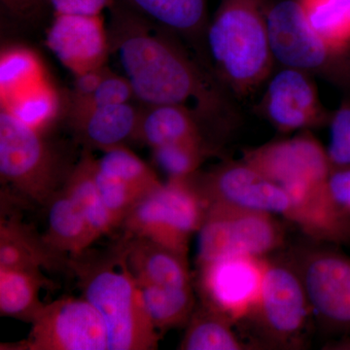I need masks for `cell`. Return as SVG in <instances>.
<instances>
[{
	"instance_id": "obj_1",
	"label": "cell",
	"mask_w": 350,
	"mask_h": 350,
	"mask_svg": "<svg viewBox=\"0 0 350 350\" xmlns=\"http://www.w3.org/2000/svg\"><path fill=\"white\" fill-rule=\"evenodd\" d=\"M111 10L108 27L111 49L144 107L194 103L204 121L225 107L222 94L207 79L187 53L163 32L119 1Z\"/></svg>"
},
{
	"instance_id": "obj_2",
	"label": "cell",
	"mask_w": 350,
	"mask_h": 350,
	"mask_svg": "<svg viewBox=\"0 0 350 350\" xmlns=\"http://www.w3.org/2000/svg\"><path fill=\"white\" fill-rule=\"evenodd\" d=\"M243 161L288 193L296 209L295 226L319 243L350 241V219L327 192L332 170L327 150L310 131L243 152Z\"/></svg>"
},
{
	"instance_id": "obj_3",
	"label": "cell",
	"mask_w": 350,
	"mask_h": 350,
	"mask_svg": "<svg viewBox=\"0 0 350 350\" xmlns=\"http://www.w3.org/2000/svg\"><path fill=\"white\" fill-rule=\"evenodd\" d=\"M69 271L82 298L105 320L109 350H154L161 335L149 319L142 292L131 275L121 244L107 251L90 248L69 257Z\"/></svg>"
},
{
	"instance_id": "obj_4",
	"label": "cell",
	"mask_w": 350,
	"mask_h": 350,
	"mask_svg": "<svg viewBox=\"0 0 350 350\" xmlns=\"http://www.w3.org/2000/svg\"><path fill=\"white\" fill-rule=\"evenodd\" d=\"M206 43L221 81L246 96L268 79L273 57L264 0H220Z\"/></svg>"
},
{
	"instance_id": "obj_5",
	"label": "cell",
	"mask_w": 350,
	"mask_h": 350,
	"mask_svg": "<svg viewBox=\"0 0 350 350\" xmlns=\"http://www.w3.org/2000/svg\"><path fill=\"white\" fill-rule=\"evenodd\" d=\"M75 163L4 108L0 111V176L18 199L43 208L64 188Z\"/></svg>"
},
{
	"instance_id": "obj_6",
	"label": "cell",
	"mask_w": 350,
	"mask_h": 350,
	"mask_svg": "<svg viewBox=\"0 0 350 350\" xmlns=\"http://www.w3.org/2000/svg\"><path fill=\"white\" fill-rule=\"evenodd\" d=\"M250 322L257 349H304L314 326L312 306L290 260L269 259Z\"/></svg>"
},
{
	"instance_id": "obj_7",
	"label": "cell",
	"mask_w": 350,
	"mask_h": 350,
	"mask_svg": "<svg viewBox=\"0 0 350 350\" xmlns=\"http://www.w3.org/2000/svg\"><path fill=\"white\" fill-rule=\"evenodd\" d=\"M206 209L190 177L167 179L138 200L121 227L126 236L188 253L189 241L202 227Z\"/></svg>"
},
{
	"instance_id": "obj_8",
	"label": "cell",
	"mask_w": 350,
	"mask_h": 350,
	"mask_svg": "<svg viewBox=\"0 0 350 350\" xmlns=\"http://www.w3.org/2000/svg\"><path fill=\"white\" fill-rule=\"evenodd\" d=\"M275 61L284 68L319 75L350 91V49H337L315 33L299 0H282L267 10Z\"/></svg>"
},
{
	"instance_id": "obj_9",
	"label": "cell",
	"mask_w": 350,
	"mask_h": 350,
	"mask_svg": "<svg viewBox=\"0 0 350 350\" xmlns=\"http://www.w3.org/2000/svg\"><path fill=\"white\" fill-rule=\"evenodd\" d=\"M198 234L197 264L239 255L268 257L285 241L276 216L224 206L207 207Z\"/></svg>"
},
{
	"instance_id": "obj_10",
	"label": "cell",
	"mask_w": 350,
	"mask_h": 350,
	"mask_svg": "<svg viewBox=\"0 0 350 350\" xmlns=\"http://www.w3.org/2000/svg\"><path fill=\"white\" fill-rule=\"evenodd\" d=\"M315 323L331 336L350 335V257L323 246L295 251Z\"/></svg>"
},
{
	"instance_id": "obj_11",
	"label": "cell",
	"mask_w": 350,
	"mask_h": 350,
	"mask_svg": "<svg viewBox=\"0 0 350 350\" xmlns=\"http://www.w3.org/2000/svg\"><path fill=\"white\" fill-rule=\"evenodd\" d=\"M190 178L206 207H236L280 216L292 224L296 221L294 202L286 191L244 161L223 163Z\"/></svg>"
},
{
	"instance_id": "obj_12",
	"label": "cell",
	"mask_w": 350,
	"mask_h": 350,
	"mask_svg": "<svg viewBox=\"0 0 350 350\" xmlns=\"http://www.w3.org/2000/svg\"><path fill=\"white\" fill-rule=\"evenodd\" d=\"M268 258L239 255L197 264L200 303L234 325L241 323L256 305Z\"/></svg>"
},
{
	"instance_id": "obj_13",
	"label": "cell",
	"mask_w": 350,
	"mask_h": 350,
	"mask_svg": "<svg viewBox=\"0 0 350 350\" xmlns=\"http://www.w3.org/2000/svg\"><path fill=\"white\" fill-rule=\"evenodd\" d=\"M25 350H109L105 320L84 298L66 297L46 304L31 322Z\"/></svg>"
},
{
	"instance_id": "obj_14",
	"label": "cell",
	"mask_w": 350,
	"mask_h": 350,
	"mask_svg": "<svg viewBox=\"0 0 350 350\" xmlns=\"http://www.w3.org/2000/svg\"><path fill=\"white\" fill-rule=\"evenodd\" d=\"M262 111L282 133L329 125L332 115L322 105L312 75L290 68L271 78L262 100Z\"/></svg>"
},
{
	"instance_id": "obj_15",
	"label": "cell",
	"mask_w": 350,
	"mask_h": 350,
	"mask_svg": "<svg viewBox=\"0 0 350 350\" xmlns=\"http://www.w3.org/2000/svg\"><path fill=\"white\" fill-rule=\"evenodd\" d=\"M46 45L73 75L103 68L111 50L101 15H55Z\"/></svg>"
},
{
	"instance_id": "obj_16",
	"label": "cell",
	"mask_w": 350,
	"mask_h": 350,
	"mask_svg": "<svg viewBox=\"0 0 350 350\" xmlns=\"http://www.w3.org/2000/svg\"><path fill=\"white\" fill-rule=\"evenodd\" d=\"M68 261L69 257L55 250L44 234L1 200L0 268L69 271Z\"/></svg>"
},
{
	"instance_id": "obj_17",
	"label": "cell",
	"mask_w": 350,
	"mask_h": 350,
	"mask_svg": "<svg viewBox=\"0 0 350 350\" xmlns=\"http://www.w3.org/2000/svg\"><path fill=\"white\" fill-rule=\"evenodd\" d=\"M124 260L138 285L193 286L187 253L149 239L124 236L120 241Z\"/></svg>"
},
{
	"instance_id": "obj_18",
	"label": "cell",
	"mask_w": 350,
	"mask_h": 350,
	"mask_svg": "<svg viewBox=\"0 0 350 350\" xmlns=\"http://www.w3.org/2000/svg\"><path fill=\"white\" fill-rule=\"evenodd\" d=\"M142 110L131 103L107 105L69 119L77 139L103 152L137 139Z\"/></svg>"
},
{
	"instance_id": "obj_19",
	"label": "cell",
	"mask_w": 350,
	"mask_h": 350,
	"mask_svg": "<svg viewBox=\"0 0 350 350\" xmlns=\"http://www.w3.org/2000/svg\"><path fill=\"white\" fill-rule=\"evenodd\" d=\"M206 122L192 108L180 105L144 107L137 139L151 149L182 142H207Z\"/></svg>"
},
{
	"instance_id": "obj_20",
	"label": "cell",
	"mask_w": 350,
	"mask_h": 350,
	"mask_svg": "<svg viewBox=\"0 0 350 350\" xmlns=\"http://www.w3.org/2000/svg\"><path fill=\"white\" fill-rule=\"evenodd\" d=\"M165 31L188 39L206 33L207 0H117Z\"/></svg>"
},
{
	"instance_id": "obj_21",
	"label": "cell",
	"mask_w": 350,
	"mask_h": 350,
	"mask_svg": "<svg viewBox=\"0 0 350 350\" xmlns=\"http://www.w3.org/2000/svg\"><path fill=\"white\" fill-rule=\"evenodd\" d=\"M48 228L46 241L57 252L70 257L88 250L94 239L79 207L62 189L47 206Z\"/></svg>"
},
{
	"instance_id": "obj_22",
	"label": "cell",
	"mask_w": 350,
	"mask_h": 350,
	"mask_svg": "<svg viewBox=\"0 0 350 350\" xmlns=\"http://www.w3.org/2000/svg\"><path fill=\"white\" fill-rule=\"evenodd\" d=\"M52 285L42 269L0 268V313L31 323L46 305L41 289Z\"/></svg>"
},
{
	"instance_id": "obj_23",
	"label": "cell",
	"mask_w": 350,
	"mask_h": 350,
	"mask_svg": "<svg viewBox=\"0 0 350 350\" xmlns=\"http://www.w3.org/2000/svg\"><path fill=\"white\" fill-rule=\"evenodd\" d=\"M94 160L96 158L89 151L83 152L63 189L79 207L96 241L118 228V225L105 206L94 180Z\"/></svg>"
},
{
	"instance_id": "obj_24",
	"label": "cell",
	"mask_w": 350,
	"mask_h": 350,
	"mask_svg": "<svg viewBox=\"0 0 350 350\" xmlns=\"http://www.w3.org/2000/svg\"><path fill=\"white\" fill-rule=\"evenodd\" d=\"M234 324L211 308L197 303L185 325L178 349L250 350L255 349L234 330Z\"/></svg>"
},
{
	"instance_id": "obj_25",
	"label": "cell",
	"mask_w": 350,
	"mask_h": 350,
	"mask_svg": "<svg viewBox=\"0 0 350 350\" xmlns=\"http://www.w3.org/2000/svg\"><path fill=\"white\" fill-rule=\"evenodd\" d=\"M138 287L149 319L159 333L187 324L197 305L194 285L174 287L142 284Z\"/></svg>"
},
{
	"instance_id": "obj_26",
	"label": "cell",
	"mask_w": 350,
	"mask_h": 350,
	"mask_svg": "<svg viewBox=\"0 0 350 350\" xmlns=\"http://www.w3.org/2000/svg\"><path fill=\"white\" fill-rule=\"evenodd\" d=\"M308 25L332 47L350 49V0H299Z\"/></svg>"
},
{
	"instance_id": "obj_27",
	"label": "cell",
	"mask_w": 350,
	"mask_h": 350,
	"mask_svg": "<svg viewBox=\"0 0 350 350\" xmlns=\"http://www.w3.org/2000/svg\"><path fill=\"white\" fill-rule=\"evenodd\" d=\"M59 96L47 79L14 96L1 101V108L16 118L40 131L45 130L59 115Z\"/></svg>"
},
{
	"instance_id": "obj_28",
	"label": "cell",
	"mask_w": 350,
	"mask_h": 350,
	"mask_svg": "<svg viewBox=\"0 0 350 350\" xmlns=\"http://www.w3.org/2000/svg\"><path fill=\"white\" fill-rule=\"evenodd\" d=\"M45 79L42 64L31 50L14 47L2 51L0 57L1 101L10 100Z\"/></svg>"
},
{
	"instance_id": "obj_29",
	"label": "cell",
	"mask_w": 350,
	"mask_h": 350,
	"mask_svg": "<svg viewBox=\"0 0 350 350\" xmlns=\"http://www.w3.org/2000/svg\"><path fill=\"white\" fill-rule=\"evenodd\" d=\"M103 153L101 158L96 159V167L103 174L129 184L144 195L162 184L156 172L126 145Z\"/></svg>"
},
{
	"instance_id": "obj_30",
	"label": "cell",
	"mask_w": 350,
	"mask_h": 350,
	"mask_svg": "<svg viewBox=\"0 0 350 350\" xmlns=\"http://www.w3.org/2000/svg\"><path fill=\"white\" fill-rule=\"evenodd\" d=\"M213 151L211 145L202 140L176 142L152 149L154 162L169 179L193 176Z\"/></svg>"
},
{
	"instance_id": "obj_31",
	"label": "cell",
	"mask_w": 350,
	"mask_h": 350,
	"mask_svg": "<svg viewBox=\"0 0 350 350\" xmlns=\"http://www.w3.org/2000/svg\"><path fill=\"white\" fill-rule=\"evenodd\" d=\"M133 98L135 94L126 76L116 75L108 69L93 93L80 100H69L68 118H75L96 108L131 103Z\"/></svg>"
},
{
	"instance_id": "obj_32",
	"label": "cell",
	"mask_w": 350,
	"mask_h": 350,
	"mask_svg": "<svg viewBox=\"0 0 350 350\" xmlns=\"http://www.w3.org/2000/svg\"><path fill=\"white\" fill-rule=\"evenodd\" d=\"M94 176L105 206L118 227H121L131 209L145 195L129 184L103 174L96 167V160Z\"/></svg>"
},
{
	"instance_id": "obj_33",
	"label": "cell",
	"mask_w": 350,
	"mask_h": 350,
	"mask_svg": "<svg viewBox=\"0 0 350 350\" xmlns=\"http://www.w3.org/2000/svg\"><path fill=\"white\" fill-rule=\"evenodd\" d=\"M329 126L330 144L326 150L332 169L350 167V98L332 113Z\"/></svg>"
},
{
	"instance_id": "obj_34",
	"label": "cell",
	"mask_w": 350,
	"mask_h": 350,
	"mask_svg": "<svg viewBox=\"0 0 350 350\" xmlns=\"http://www.w3.org/2000/svg\"><path fill=\"white\" fill-rule=\"evenodd\" d=\"M327 192L336 208L350 219V167L331 170Z\"/></svg>"
},
{
	"instance_id": "obj_35",
	"label": "cell",
	"mask_w": 350,
	"mask_h": 350,
	"mask_svg": "<svg viewBox=\"0 0 350 350\" xmlns=\"http://www.w3.org/2000/svg\"><path fill=\"white\" fill-rule=\"evenodd\" d=\"M55 15H101L111 8L116 0H47Z\"/></svg>"
},
{
	"instance_id": "obj_36",
	"label": "cell",
	"mask_w": 350,
	"mask_h": 350,
	"mask_svg": "<svg viewBox=\"0 0 350 350\" xmlns=\"http://www.w3.org/2000/svg\"><path fill=\"white\" fill-rule=\"evenodd\" d=\"M107 66H103V68L93 69V70L75 75V80L70 100H80V98H86L90 94L93 93L103 78L107 75Z\"/></svg>"
},
{
	"instance_id": "obj_37",
	"label": "cell",
	"mask_w": 350,
	"mask_h": 350,
	"mask_svg": "<svg viewBox=\"0 0 350 350\" xmlns=\"http://www.w3.org/2000/svg\"><path fill=\"white\" fill-rule=\"evenodd\" d=\"M2 5L14 16L22 19L36 17L48 5L47 0H1Z\"/></svg>"
},
{
	"instance_id": "obj_38",
	"label": "cell",
	"mask_w": 350,
	"mask_h": 350,
	"mask_svg": "<svg viewBox=\"0 0 350 350\" xmlns=\"http://www.w3.org/2000/svg\"><path fill=\"white\" fill-rule=\"evenodd\" d=\"M322 349L325 350H350V335L342 336L329 340Z\"/></svg>"
}]
</instances>
